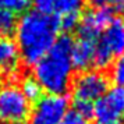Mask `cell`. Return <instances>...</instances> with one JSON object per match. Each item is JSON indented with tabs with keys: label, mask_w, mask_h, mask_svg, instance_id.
Listing matches in <instances>:
<instances>
[{
	"label": "cell",
	"mask_w": 124,
	"mask_h": 124,
	"mask_svg": "<svg viewBox=\"0 0 124 124\" xmlns=\"http://www.w3.org/2000/svg\"><path fill=\"white\" fill-rule=\"evenodd\" d=\"M60 124H89V118L73 109L66 113V116L63 117Z\"/></svg>",
	"instance_id": "cell-16"
},
{
	"label": "cell",
	"mask_w": 124,
	"mask_h": 124,
	"mask_svg": "<svg viewBox=\"0 0 124 124\" xmlns=\"http://www.w3.org/2000/svg\"><path fill=\"white\" fill-rule=\"evenodd\" d=\"M21 92L24 93V96L28 99L29 102H36L42 96V88L39 86V84L36 82V79L32 78H25L23 81V84L20 86Z\"/></svg>",
	"instance_id": "cell-12"
},
{
	"label": "cell",
	"mask_w": 124,
	"mask_h": 124,
	"mask_svg": "<svg viewBox=\"0 0 124 124\" xmlns=\"http://www.w3.org/2000/svg\"><path fill=\"white\" fill-rule=\"evenodd\" d=\"M95 42L86 38H77L73 40L71 47V60L74 68L79 71H86L95 67Z\"/></svg>",
	"instance_id": "cell-10"
},
{
	"label": "cell",
	"mask_w": 124,
	"mask_h": 124,
	"mask_svg": "<svg viewBox=\"0 0 124 124\" xmlns=\"http://www.w3.org/2000/svg\"><path fill=\"white\" fill-rule=\"evenodd\" d=\"M73 39L57 38L54 45L34 64V78L42 91L50 95H66L73 82Z\"/></svg>",
	"instance_id": "cell-2"
},
{
	"label": "cell",
	"mask_w": 124,
	"mask_h": 124,
	"mask_svg": "<svg viewBox=\"0 0 124 124\" xmlns=\"http://www.w3.org/2000/svg\"><path fill=\"white\" fill-rule=\"evenodd\" d=\"M110 10L117 17L124 18V0H114L112 3V8Z\"/></svg>",
	"instance_id": "cell-17"
},
{
	"label": "cell",
	"mask_w": 124,
	"mask_h": 124,
	"mask_svg": "<svg viewBox=\"0 0 124 124\" xmlns=\"http://www.w3.org/2000/svg\"><path fill=\"white\" fill-rule=\"evenodd\" d=\"M20 62V53L16 42L8 36H0V75L16 73Z\"/></svg>",
	"instance_id": "cell-11"
},
{
	"label": "cell",
	"mask_w": 124,
	"mask_h": 124,
	"mask_svg": "<svg viewBox=\"0 0 124 124\" xmlns=\"http://www.w3.org/2000/svg\"><path fill=\"white\" fill-rule=\"evenodd\" d=\"M31 0H0V10H6L17 16L28 8Z\"/></svg>",
	"instance_id": "cell-15"
},
{
	"label": "cell",
	"mask_w": 124,
	"mask_h": 124,
	"mask_svg": "<svg viewBox=\"0 0 124 124\" xmlns=\"http://www.w3.org/2000/svg\"><path fill=\"white\" fill-rule=\"evenodd\" d=\"M91 4H93L95 7H109L112 6V3L114 0H89Z\"/></svg>",
	"instance_id": "cell-18"
},
{
	"label": "cell",
	"mask_w": 124,
	"mask_h": 124,
	"mask_svg": "<svg viewBox=\"0 0 124 124\" xmlns=\"http://www.w3.org/2000/svg\"><path fill=\"white\" fill-rule=\"evenodd\" d=\"M124 53V18L114 17L95 42V67H106Z\"/></svg>",
	"instance_id": "cell-4"
},
{
	"label": "cell",
	"mask_w": 124,
	"mask_h": 124,
	"mask_svg": "<svg viewBox=\"0 0 124 124\" xmlns=\"http://www.w3.org/2000/svg\"><path fill=\"white\" fill-rule=\"evenodd\" d=\"M110 78L117 86L124 88V53L116 57L110 66Z\"/></svg>",
	"instance_id": "cell-14"
},
{
	"label": "cell",
	"mask_w": 124,
	"mask_h": 124,
	"mask_svg": "<svg viewBox=\"0 0 124 124\" xmlns=\"http://www.w3.org/2000/svg\"><path fill=\"white\" fill-rule=\"evenodd\" d=\"M92 116L99 124H120L124 121V88L114 85L95 102Z\"/></svg>",
	"instance_id": "cell-8"
},
{
	"label": "cell",
	"mask_w": 124,
	"mask_h": 124,
	"mask_svg": "<svg viewBox=\"0 0 124 124\" xmlns=\"http://www.w3.org/2000/svg\"><path fill=\"white\" fill-rule=\"evenodd\" d=\"M31 102L20 86L11 82L0 85V124H27Z\"/></svg>",
	"instance_id": "cell-5"
},
{
	"label": "cell",
	"mask_w": 124,
	"mask_h": 124,
	"mask_svg": "<svg viewBox=\"0 0 124 124\" xmlns=\"http://www.w3.org/2000/svg\"><path fill=\"white\" fill-rule=\"evenodd\" d=\"M113 13L109 7H95L81 16L78 21V36L96 40L113 20Z\"/></svg>",
	"instance_id": "cell-9"
},
{
	"label": "cell",
	"mask_w": 124,
	"mask_h": 124,
	"mask_svg": "<svg viewBox=\"0 0 124 124\" xmlns=\"http://www.w3.org/2000/svg\"><path fill=\"white\" fill-rule=\"evenodd\" d=\"M68 112V98L66 95H43L31 109L27 124H60Z\"/></svg>",
	"instance_id": "cell-7"
},
{
	"label": "cell",
	"mask_w": 124,
	"mask_h": 124,
	"mask_svg": "<svg viewBox=\"0 0 124 124\" xmlns=\"http://www.w3.org/2000/svg\"><path fill=\"white\" fill-rule=\"evenodd\" d=\"M86 0H32L36 11L54 18L60 29L71 31L78 25Z\"/></svg>",
	"instance_id": "cell-6"
},
{
	"label": "cell",
	"mask_w": 124,
	"mask_h": 124,
	"mask_svg": "<svg viewBox=\"0 0 124 124\" xmlns=\"http://www.w3.org/2000/svg\"><path fill=\"white\" fill-rule=\"evenodd\" d=\"M17 16L6 10H0V36H8L16 31Z\"/></svg>",
	"instance_id": "cell-13"
},
{
	"label": "cell",
	"mask_w": 124,
	"mask_h": 124,
	"mask_svg": "<svg viewBox=\"0 0 124 124\" xmlns=\"http://www.w3.org/2000/svg\"><path fill=\"white\" fill-rule=\"evenodd\" d=\"M109 88V78L101 71L86 70L82 71L71 82V92L74 99V110L92 117V109L95 102Z\"/></svg>",
	"instance_id": "cell-3"
},
{
	"label": "cell",
	"mask_w": 124,
	"mask_h": 124,
	"mask_svg": "<svg viewBox=\"0 0 124 124\" xmlns=\"http://www.w3.org/2000/svg\"><path fill=\"white\" fill-rule=\"evenodd\" d=\"M16 45L25 64L34 66L59 38L57 20L36 10L27 11L16 25Z\"/></svg>",
	"instance_id": "cell-1"
}]
</instances>
